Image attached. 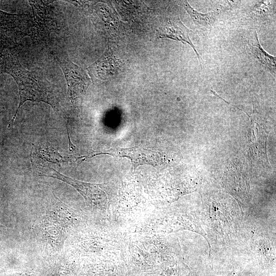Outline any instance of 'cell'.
<instances>
[{"mask_svg":"<svg viewBox=\"0 0 276 276\" xmlns=\"http://www.w3.org/2000/svg\"><path fill=\"white\" fill-rule=\"evenodd\" d=\"M7 73L15 81L19 90V102L17 108L8 124V128L13 126L20 107L27 101L42 102L56 107L55 101L49 83L35 72L26 70L19 60L9 54L3 55L0 62V74Z\"/></svg>","mask_w":276,"mask_h":276,"instance_id":"obj_1","label":"cell"},{"mask_svg":"<svg viewBox=\"0 0 276 276\" xmlns=\"http://www.w3.org/2000/svg\"><path fill=\"white\" fill-rule=\"evenodd\" d=\"M34 166L39 176L52 177L64 182L74 188L90 205L101 209L106 208L107 196L104 190V184L79 181L62 174L50 166Z\"/></svg>","mask_w":276,"mask_h":276,"instance_id":"obj_2","label":"cell"},{"mask_svg":"<svg viewBox=\"0 0 276 276\" xmlns=\"http://www.w3.org/2000/svg\"><path fill=\"white\" fill-rule=\"evenodd\" d=\"M102 154L128 158L132 164L133 170L143 165L157 167L163 164L165 160L164 156L159 151L139 146L126 148L117 147L100 152L93 151L88 155L76 157V159H82L81 162H83L89 158Z\"/></svg>","mask_w":276,"mask_h":276,"instance_id":"obj_3","label":"cell"},{"mask_svg":"<svg viewBox=\"0 0 276 276\" xmlns=\"http://www.w3.org/2000/svg\"><path fill=\"white\" fill-rule=\"evenodd\" d=\"M56 59L65 78L71 102L76 105L85 95L90 78L84 69L66 58L57 56Z\"/></svg>","mask_w":276,"mask_h":276,"instance_id":"obj_4","label":"cell"},{"mask_svg":"<svg viewBox=\"0 0 276 276\" xmlns=\"http://www.w3.org/2000/svg\"><path fill=\"white\" fill-rule=\"evenodd\" d=\"M34 16L35 26L40 36L47 38L52 33L62 28V18L59 10L52 1H29Z\"/></svg>","mask_w":276,"mask_h":276,"instance_id":"obj_5","label":"cell"},{"mask_svg":"<svg viewBox=\"0 0 276 276\" xmlns=\"http://www.w3.org/2000/svg\"><path fill=\"white\" fill-rule=\"evenodd\" d=\"M22 17L0 10V46L7 47L24 37L27 31L23 27Z\"/></svg>","mask_w":276,"mask_h":276,"instance_id":"obj_6","label":"cell"},{"mask_svg":"<svg viewBox=\"0 0 276 276\" xmlns=\"http://www.w3.org/2000/svg\"><path fill=\"white\" fill-rule=\"evenodd\" d=\"M191 30L186 27L179 17L175 20L169 19L156 30V35L160 38H170L190 44L195 51L200 62L201 57L189 37Z\"/></svg>","mask_w":276,"mask_h":276,"instance_id":"obj_7","label":"cell"},{"mask_svg":"<svg viewBox=\"0 0 276 276\" xmlns=\"http://www.w3.org/2000/svg\"><path fill=\"white\" fill-rule=\"evenodd\" d=\"M118 66L117 61L109 51L106 50L97 60L87 67V70L91 78L101 80L113 75Z\"/></svg>","mask_w":276,"mask_h":276,"instance_id":"obj_8","label":"cell"},{"mask_svg":"<svg viewBox=\"0 0 276 276\" xmlns=\"http://www.w3.org/2000/svg\"><path fill=\"white\" fill-rule=\"evenodd\" d=\"M32 164L43 166H49V164L54 163L60 166L61 163L67 162L68 157H64L58 150L51 146L34 145L31 152Z\"/></svg>","mask_w":276,"mask_h":276,"instance_id":"obj_9","label":"cell"},{"mask_svg":"<svg viewBox=\"0 0 276 276\" xmlns=\"http://www.w3.org/2000/svg\"><path fill=\"white\" fill-rule=\"evenodd\" d=\"M249 48L259 61L272 74H275V57L268 54L261 47L258 36L255 32L254 37L249 41Z\"/></svg>","mask_w":276,"mask_h":276,"instance_id":"obj_10","label":"cell"},{"mask_svg":"<svg viewBox=\"0 0 276 276\" xmlns=\"http://www.w3.org/2000/svg\"><path fill=\"white\" fill-rule=\"evenodd\" d=\"M182 4L196 26L208 28L214 23L216 15L215 12L202 13L195 10L187 1L183 2Z\"/></svg>","mask_w":276,"mask_h":276,"instance_id":"obj_11","label":"cell"},{"mask_svg":"<svg viewBox=\"0 0 276 276\" xmlns=\"http://www.w3.org/2000/svg\"><path fill=\"white\" fill-rule=\"evenodd\" d=\"M3 55H2L1 52H0V62L2 59Z\"/></svg>","mask_w":276,"mask_h":276,"instance_id":"obj_12","label":"cell"}]
</instances>
